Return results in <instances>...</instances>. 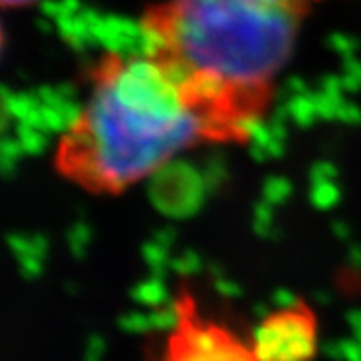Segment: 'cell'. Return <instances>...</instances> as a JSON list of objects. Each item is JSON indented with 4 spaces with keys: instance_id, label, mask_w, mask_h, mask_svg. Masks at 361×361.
Returning <instances> with one entry per match:
<instances>
[{
    "instance_id": "6da1fadb",
    "label": "cell",
    "mask_w": 361,
    "mask_h": 361,
    "mask_svg": "<svg viewBox=\"0 0 361 361\" xmlns=\"http://www.w3.org/2000/svg\"><path fill=\"white\" fill-rule=\"evenodd\" d=\"M307 0H161L142 16L149 54L179 78L219 141H241L267 111L295 51Z\"/></svg>"
},
{
    "instance_id": "7a4b0ae2",
    "label": "cell",
    "mask_w": 361,
    "mask_h": 361,
    "mask_svg": "<svg viewBox=\"0 0 361 361\" xmlns=\"http://www.w3.org/2000/svg\"><path fill=\"white\" fill-rule=\"evenodd\" d=\"M199 142H219L205 111L157 56L106 54L56 147V169L92 193L155 177Z\"/></svg>"
},
{
    "instance_id": "3957f363",
    "label": "cell",
    "mask_w": 361,
    "mask_h": 361,
    "mask_svg": "<svg viewBox=\"0 0 361 361\" xmlns=\"http://www.w3.org/2000/svg\"><path fill=\"white\" fill-rule=\"evenodd\" d=\"M253 341L257 361H311L317 353L315 315L305 303L275 311L255 329Z\"/></svg>"
},
{
    "instance_id": "277c9868",
    "label": "cell",
    "mask_w": 361,
    "mask_h": 361,
    "mask_svg": "<svg viewBox=\"0 0 361 361\" xmlns=\"http://www.w3.org/2000/svg\"><path fill=\"white\" fill-rule=\"evenodd\" d=\"M151 199L157 209L169 217H189L201 207L203 191L195 175L169 165L153 177Z\"/></svg>"
},
{
    "instance_id": "5b68a950",
    "label": "cell",
    "mask_w": 361,
    "mask_h": 361,
    "mask_svg": "<svg viewBox=\"0 0 361 361\" xmlns=\"http://www.w3.org/2000/svg\"><path fill=\"white\" fill-rule=\"evenodd\" d=\"M6 243L18 265L20 277L26 281H37L44 273V265L49 259V247H51L49 239L40 233L35 235L13 233L6 237Z\"/></svg>"
},
{
    "instance_id": "8992f818",
    "label": "cell",
    "mask_w": 361,
    "mask_h": 361,
    "mask_svg": "<svg viewBox=\"0 0 361 361\" xmlns=\"http://www.w3.org/2000/svg\"><path fill=\"white\" fill-rule=\"evenodd\" d=\"M129 297L137 305L151 307V310H159V307H165L171 303L167 279L157 277V275H149L147 279L133 285L129 289Z\"/></svg>"
},
{
    "instance_id": "52a82bcc",
    "label": "cell",
    "mask_w": 361,
    "mask_h": 361,
    "mask_svg": "<svg viewBox=\"0 0 361 361\" xmlns=\"http://www.w3.org/2000/svg\"><path fill=\"white\" fill-rule=\"evenodd\" d=\"M141 255L151 275L167 279V273L171 271V259H173L171 257V247L159 243L153 237V239L145 241V245L141 247Z\"/></svg>"
},
{
    "instance_id": "ba28073f",
    "label": "cell",
    "mask_w": 361,
    "mask_h": 361,
    "mask_svg": "<svg viewBox=\"0 0 361 361\" xmlns=\"http://www.w3.org/2000/svg\"><path fill=\"white\" fill-rule=\"evenodd\" d=\"M323 355L334 361H361V343L355 337H339L323 343Z\"/></svg>"
},
{
    "instance_id": "9c48e42d",
    "label": "cell",
    "mask_w": 361,
    "mask_h": 361,
    "mask_svg": "<svg viewBox=\"0 0 361 361\" xmlns=\"http://www.w3.org/2000/svg\"><path fill=\"white\" fill-rule=\"evenodd\" d=\"M203 269H205V261L193 249H185L177 257L171 259V271H175L177 275H183V277L199 275Z\"/></svg>"
},
{
    "instance_id": "30bf717a",
    "label": "cell",
    "mask_w": 361,
    "mask_h": 361,
    "mask_svg": "<svg viewBox=\"0 0 361 361\" xmlns=\"http://www.w3.org/2000/svg\"><path fill=\"white\" fill-rule=\"evenodd\" d=\"M116 325L121 331L125 334H133V336H142L153 331V323H151V315L145 311H129L125 315H121L116 319Z\"/></svg>"
},
{
    "instance_id": "8fae6325",
    "label": "cell",
    "mask_w": 361,
    "mask_h": 361,
    "mask_svg": "<svg viewBox=\"0 0 361 361\" xmlns=\"http://www.w3.org/2000/svg\"><path fill=\"white\" fill-rule=\"evenodd\" d=\"M66 237H68V249H71L73 257L77 261H82L87 257V251H89L90 241H92V233H90L89 227L85 223H78L68 231Z\"/></svg>"
},
{
    "instance_id": "7c38bea8",
    "label": "cell",
    "mask_w": 361,
    "mask_h": 361,
    "mask_svg": "<svg viewBox=\"0 0 361 361\" xmlns=\"http://www.w3.org/2000/svg\"><path fill=\"white\" fill-rule=\"evenodd\" d=\"M213 287H215V291H217L219 295L229 297V299L243 295V287H241V283H237V281L231 279L227 273H223L219 277H213Z\"/></svg>"
},
{
    "instance_id": "4fadbf2b",
    "label": "cell",
    "mask_w": 361,
    "mask_h": 361,
    "mask_svg": "<svg viewBox=\"0 0 361 361\" xmlns=\"http://www.w3.org/2000/svg\"><path fill=\"white\" fill-rule=\"evenodd\" d=\"M106 353V341L101 334H92L85 345V357L82 361H103Z\"/></svg>"
},
{
    "instance_id": "5bb4252c",
    "label": "cell",
    "mask_w": 361,
    "mask_h": 361,
    "mask_svg": "<svg viewBox=\"0 0 361 361\" xmlns=\"http://www.w3.org/2000/svg\"><path fill=\"white\" fill-rule=\"evenodd\" d=\"M271 299H273V303H275L279 310H293V307H297V305H301V303H303V301H301V299H299L291 289H287V287H279V289H275V291H273V295H271Z\"/></svg>"
},
{
    "instance_id": "9a60e30c",
    "label": "cell",
    "mask_w": 361,
    "mask_h": 361,
    "mask_svg": "<svg viewBox=\"0 0 361 361\" xmlns=\"http://www.w3.org/2000/svg\"><path fill=\"white\" fill-rule=\"evenodd\" d=\"M345 322L351 329V337H355L361 343V307L345 311Z\"/></svg>"
},
{
    "instance_id": "2e32d148",
    "label": "cell",
    "mask_w": 361,
    "mask_h": 361,
    "mask_svg": "<svg viewBox=\"0 0 361 361\" xmlns=\"http://www.w3.org/2000/svg\"><path fill=\"white\" fill-rule=\"evenodd\" d=\"M348 263L351 269L361 271V245L360 243H353V245L349 247Z\"/></svg>"
},
{
    "instance_id": "e0dca14e",
    "label": "cell",
    "mask_w": 361,
    "mask_h": 361,
    "mask_svg": "<svg viewBox=\"0 0 361 361\" xmlns=\"http://www.w3.org/2000/svg\"><path fill=\"white\" fill-rule=\"evenodd\" d=\"M4 8H25V6H30L39 0H0Z\"/></svg>"
},
{
    "instance_id": "ac0fdd59",
    "label": "cell",
    "mask_w": 361,
    "mask_h": 361,
    "mask_svg": "<svg viewBox=\"0 0 361 361\" xmlns=\"http://www.w3.org/2000/svg\"><path fill=\"white\" fill-rule=\"evenodd\" d=\"M231 361H257V360H255V355H253V353H249V351L245 349V351H241L237 357H233Z\"/></svg>"
},
{
    "instance_id": "d6986e66",
    "label": "cell",
    "mask_w": 361,
    "mask_h": 361,
    "mask_svg": "<svg viewBox=\"0 0 361 361\" xmlns=\"http://www.w3.org/2000/svg\"><path fill=\"white\" fill-rule=\"evenodd\" d=\"M65 287H66V291H68V293H73V295H75V293H78L77 283H65Z\"/></svg>"
},
{
    "instance_id": "ffe728a7",
    "label": "cell",
    "mask_w": 361,
    "mask_h": 361,
    "mask_svg": "<svg viewBox=\"0 0 361 361\" xmlns=\"http://www.w3.org/2000/svg\"><path fill=\"white\" fill-rule=\"evenodd\" d=\"M307 2H310V0H307Z\"/></svg>"
}]
</instances>
